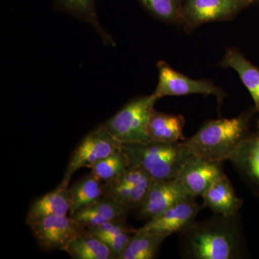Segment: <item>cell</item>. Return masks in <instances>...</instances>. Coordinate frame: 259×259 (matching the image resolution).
Instances as JSON below:
<instances>
[{
  "mask_svg": "<svg viewBox=\"0 0 259 259\" xmlns=\"http://www.w3.org/2000/svg\"><path fill=\"white\" fill-rule=\"evenodd\" d=\"M42 249H66L68 245L84 230L74 218L68 215H54L42 218L28 226Z\"/></svg>",
  "mask_w": 259,
  "mask_h": 259,
  "instance_id": "obj_9",
  "label": "cell"
},
{
  "mask_svg": "<svg viewBox=\"0 0 259 259\" xmlns=\"http://www.w3.org/2000/svg\"><path fill=\"white\" fill-rule=\"evenodd\" d=\"M72 202L71 188L61 182L55 190L32 202L27 213L25 223L29 226L49 216L67 215L71 210Z\"/></svg>",
  "mask_w": 259,
  "mask_h": 259,
  "instance_id": "obj_13",
  "label": "cell"
},
{
  "mask_svg": "<svg viewBox=\"0 0 259 259\" xmlns=\"http://www.w3.org/2000/svg\"><path fill=\"white\" fill-rule=\"evenodd\" d=\"M238 1L241 2V3H243V4L248 7L251 5L259 3V0H238Z\"/></svg>",
  "mask_w": 259,
  "mask_h": 259,
  "instance_id": "obj_25",
  "label": "cell"
},
{
  "mask_svg": "<svg viewBox=\"0 0 259 259\" xmlns=\"http://www.w3.org/2000/svg\"><path fill=\"white\" fill-rule=\"evenodd\" d=\"M156 102L151 95L136 97L102 125L122 144L150 142L148 121Z\"/></svg>",
  "mask_w": 259,
  "mask_h": 259,
  "instance_id": "obj_4",
  "label": "cell"
},
{
  "mask_svg": "<svg viewBox=\"0 0 259 259\" xmlns=\"http://www.w3.org/2000/svg\"><path fill=\"white\" fill-rule=\"evenodd\" d=\"M153 181L144 170L129 167L115 180L105 183L104 196L129 210L138 209L144 202Z\"/></svg>",
  "mask_w": 259,
  "mask_h": 259,
  "instance_id": "obj_8",
  "label": "cell"
},
{
  "mask_svg": "<svg viewBox=\"0 0 259 259\" xmlns=\"http://www.w3.org/2000/svg\"><path fill=\"white\" fill-rule=\"evenodd\" d=\"M121 145L102 124L99 125L86 135L71 153L61 183L69 186L75 172L81 168H91L115 152Z\"/></svg>",
  "mask_w": 259,
  "mask_h": 259,
  "instance_id": "obj_6",
  "label": "cell"
},
{
  "mask_svg": "<svg viewBox=\"0 0 259 259\" xmlns=\"http://www.w3.org/2000/svg\"><path fill=\"white\" fill-rule=\"evenodd\" d=\"M155 18L169 25L180 26L184 0H139Z\"/></svg>",
  "mask_w": 259,
  "mask_h": 259,
  "instance_id": "obj_24",
  "label": "cell"
},
{
  "mask_svg": "<svg viewBox=\"0 0 259 259\" xmlns=\"http://www.w3.org/2000/svg\"><path fill=\"white\" fill-rule=\"evenodd\" d=\"M129 167L128 158L121 146L110 156L94 164L90 169L97 178L107 183L120 176Z\"/></svg>",
  "mask_w": 259,
  "mask_h": 259,
  "instance_id": "obj_23",
  "label": "cell"
},
{
  "mask_svg": "<svg viewBox=\"0 0 259 259\" xmlns=\"http://www.w3.org/2000/svg\"><path fill=\"white\" fill-rule=\"evenodd\" d=\"M246 8L238 0H184L180 26L190 34L203 24L233 20Z\"/></svg>",
  "mask_w": 259,
  "mask_h": 259,
  "instance_id": "obj_7",
  "label": "cell"
},
{
  "mask_svg": "<svg viewBox=\"0 0 259 259\" xmlns=\"http://www.w3.org/2000/svg\"><path fill=\"white\" fill-rule=\"evenodd\" d=\"M190 197L176 179L153 181L144 202L137 209L139 216L149 221Z\"/></svg>",
  "mask_w": 259,
  "mask_h": 259,
  "instance_id": "obj_12",
  "label": "cell"
},
{
  "mask_svg": "<svg viewBox=\"0 0 259 259\" xmlns=\"http://www.w3.org/2000/svg\"><path fill=\"white\" fill-rule=\"evenodd\" d=\"M61 8L70 14L86 22L97 32L102 41L107 45H115L111 35L102 28L97 18L95 0H56Z\"/></svg>",
  "mask_w": 259,
  "mask_h": 259,
  "instance_id": "obj_22",
  "label": "cell"
},
{
  "mask_svg": "<svg viewBox=\"0 0 259 259\" xmlns=\"http://www.w3.org/2000/svg\"><path fill=\"white\" fill-rule=\"evenodd\" d=\"M234 217L218 214L182 232V250L194 259H236L241 257L239 228Z\"/></svg>",
  "mask_w": 259,
  "mask_h": 259,
  "instance_id": "obj_1",
  "label": "cell"
},
{
  "mask_svg": "<svg viewBox=\"0 0 259 259\" xmlns=\"http://www.w3.org/2000/svg\"><path fill=\"white\" fill-rule=\"evenodd\" d=\"M130 167L144 170L153 181L176 179L192 156L185 141L166 144L150 141L146 144H122Z\"/></svg>",
  "mask_w": 259,
  "mask_h": 259,
  "instance_id": "obj_3",
  "label": "cell"
},
{
  "mask_svg": "<svg viewBox=\"0 0 259 259\" xmlns=\"http://www.w3.org/2000/svg\"><path fill=\"white\" fill-rule=\"evenodd\" d=\"M129 211L113 199L103 196L80 209L71 217L85 231L112 221H125Z\"/></svg>",
  "mask_w": 259,
  "mask_h": 259,
  "instance_id": "obj_14",
  "label": "cell"
},
{
  "mask_svg": "<svg viewBox=\"0 0 259 259\" xmlns=\"http://www.w3.org/2000/svg\"><path fill=\"white\" fill-rule=\"evenodd\" d=\"M158 81L152 96L158 100L163 97L186 96L190 95H212L220 106L228 95L209 79H193L173 69L166 61L157 64Z\"/></svg>",
  "mask_w": 259,
  "mask_h": 259,
  "instance_id": "obj_5",
  "label": "cell"
},
{
  "mask_svg": "<svg viewBox=\"0 0 259 259\" xmlns=\"http://www.w3.org/2000/svg\"><path fill=\"white\" fill-rule=\"evenodd\" d=\"M185 118L182 115H171L153 109L148 125V134L151 141L173 143L185 141L184 127Z\"/></svg>",
  "mask_w": 259,
  "mask_h": 259,
  "instance_id": "obj_17",
  "label": "cell"
},
{
  "mask_svg": "<svg viewBox=\"0 0 259 259\" xmlns=\"http://www.w3.org/2000/svg\"><path fill=\"white\" fill-rule=\"evenodd\" d=\"M201 197L204 206L209 207L215 214L225 217L238 215L242 205L232 185L231 181L225 174L221 175Z\"/></svg>",
  "mask_w": 259,
  "mask_h": 259,
  "instance_id": "obj_15",
  "label": "cell"
},
{
  "mask_svg": "<svg viewBox=\"0 0 259 259\" xmlns=\"http://www.w3.org/2000/svg\"><path fill=\"white\" fill-rule=\"evenodd\" d=\"M71 190L73 202L69 215L73 216L80 209L103 197L105 183L91 172L90 175L76 182L71 187Z\"/></svg>",
  "mask_w": 259,
  "mask_h": 259,
  "instance_id": "obj_21",
  "label": "cell"
},
{
  "mask_svg": "<svg viewBox=\"0 0 259 259\" xmlns=\"http://www.w3.org/2000/svg\"><path fill=\"white\" fill-rule=\"evenodd\" d=\"M65 251L74 259H115L103 240L86 231L76 237Z\"/></svg>",
  "mask_w": 259,
  "mask_h": 259,
  "instance_id": "obj_19",
  "label": "cell"
},
{
  "mask_svg": "<svg viewBox=\"0 0 259 259\" xmlns=\"http://www.w3.org/2000/svg\"><path fill=\"white\" fill-rule=\"evenodd\" d=\"M200 207L190 197L181 201L159 215L148 221L139 231H149L166 237L182 233L195 221Z\"/></svg>",
  "mask_w": 259,
  "mask_h": 259,
  "instance_id": "obj_11",
  "label": "cell"
},
{
  "mask_svg": "<svg viewBox=\"0 0 259 259\" xmlns=\"http://www.w3.org/2000/svg\"><path fill=\"white\" fill-rule=\"evenodd\" d=\"M166 238V236L158 233L136 229L119 259L154 258Z\"/></svg>",
  "mask_w": 259,
  "mask_h": 259,
  "instance_id": "obj_20",
  "label": "cell"
},
{
  "mask_svg": "<svg viewBox=\"0 0 259 259\" xmlns=\"http://www.w3.org/2000/svg\"><path fill=\"white\" fill-rule=\"evenodd\" d=\"M219 65L224 69L236 71L253 99L255 112L259 113V68L248 60L241 51L233 47L226 49Z\"/></svg>",
  "mask_w": 259,
  "mask_h": 259,
  "instance_id": "obj_16",
  "label": "cell"
},
{
  "mask_svg": "<svg viewBox=\"0 0 259 259\" xmlns=\"http://www.w3.org/2000/svg\"><path fill=\"white\" fill-rule=\"evenodd\" d=\"M230 161L259 187V120L254 132L243 140Z\"/></svg>",
  "mask_w": 259,
  "mask_h": 259,
  "instance_id": "obj_18",
  "label": "cell"
},
{
  "mask_svg": "<svg viewBox=\"0 0 259 259\" xmlns=\"http://www.w3.org/2000/svg\"><path fill=\"white\" fill-rule=\"evenodd\" d=\"M255 109L233 118L206 121L195 134L185 140L186 144L195 156L212 161L230 160L249 134L248 130Z\"/></svg>",
  "mask_w": 259,
  "mask_h": 259,
  "instance_id": "obj_2",
  "label": "cell"
},
{
  "mask_svg": "<svg viewBox=\"0 0 259 259\" xmlns=\"http://www.w3.org/2000/svg\"><path fill=\"white\" fill-rule=\"evenodd\" d=\"M221 163L193 155L186 162L176 180L192 198L202 196L224 174Z\"/></svg>",
  "mask_w": 259,
  "mask_h": 259,
  "instance_id": "obj_10",
  "label": "cell"
}]
</instances>
